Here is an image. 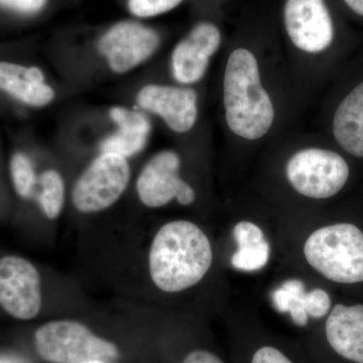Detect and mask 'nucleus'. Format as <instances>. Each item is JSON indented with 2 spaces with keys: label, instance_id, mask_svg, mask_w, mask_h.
Here are the masks:
<instances>
[{
  "label": "nucleus",
  "instance_id": "3",
  "mask_svg": "<svg viewBox=\"0 0 363 363\" xmlns=\"http://www.w3.org/2000/svg\"><path fill=\"white\" fill-rule=\"evenodd\" d=\"M304 253L310 266L332 281H363V233L353 224L318 229L306 241Z\"/></svg>",
  "mask_w": 363,
  "mask_h": 363
},
{
  "label": "nucleus",
  "instance_id": "17",
  "mask_svg": "<svg viewBox=\"0 0 363 363\" xmlns=\"http://www.w3.org/2000/svg\"><path fill=\"white\" fill-rule=\"evenodd\" d=\"M233 236L238 245L231 264L235 269L245 272H255L266 267L271 247L264 234L257 224L241 221L233 229Z\"/></svg>",
  "mask_w": 363,
  "mask_h": 363
},
{
  "label": "nucleus",
  "instance_id": "12",
  "mask_svg": "<svg viewBox=\"0 0 363 363\" xmlns=\"http://www.w3.org/2000/svg\"><path fill=\"white\" fill-rule=\"evenodd\" d=\"M221 45L218 26L200 21L175 45L171 56V72L181 85L199 82L206 74L210 60Z\"/></svg>",
  "mask_w": 363,
  "mask_h": 363
},
{
  "label": "nucleus",
  "instance_id": "19",
  "mask_svg": "<svg viewBox=\"0 0 363 363\" xmlns=\"http://www.w3.org/2000/svg\"><path fill=\"white\" fill-rule=\"evenodd\" d=\"M38 202L43 213L50 220L58 218L65 204V182L56 169H47L39 176Z\"/></svg>",
  "mask_w": 363,
  "mask_h": 363
},
{
  "label": "nucleus",
  "instance_id": "26",
  "mask_svg": "<svg viewBox=\"0 0 363 363\" xmlns=\"http://www.w3.org/2000/svg\"><path fill=\"white\" fill-rule=\"evenodd\" d=\"M353 13L363 16V0H343Z\"/></svg>",
  "mask_w": 363,
  "mask_h": 363
},
{
  "label": "nucleus",
  "instance_id": "1",
  "mask_svg": "<svg viewBox=\"0 0 363 363\" xmlns=\"http://www.w3.org/2000/svg\"><path fill=\"white\" fill-rule=\"evenodd\" d=\"M212 260L211 243L199 226L187 220L169 222L150 245V278L162 292H181L204 278Z\"/></svg>",
  "mask_w": 363,
  "mask_h": 363
},
{
  "label": "nucleus",
  "instance_id": "5",
  "mask_svg": "<svg viewBox=\"0 0 363 363\" xmlns=\"http://www.w3.org/2000/svg\"><path fill=\"white\" fill-rule=\"evenodd\" d=\"M130 180L128 159L111 152H100L75 182L72 202L81 213L104 211L121 199Z\"/></svg>",
  "mask_w": 363,
  "mask_h": 363
},
{
  "label": "nucleus",
  "instance_id": "25",
  "mask_svg": "<svg viewBox=\"0 0 363 363\" xmlns=\"http://www.w3.org/2000/svg\"><path fill=\"white\" fill-rule=\"evenodd\" d=\"M182 363H224L214 353L206 350H195L189 353Z\"/></svg>",
  "mask_w": 363,
  "mask_h": 363
},
{
  "label": "nucleus",
  "instance_id": "6",
  "mask_svg": "<svg viewBox=\"0 0 363 363\" xmlns=\"http://www.w3.org/2000/svg\"><path fill=\"white\" fill-rule=\"evenodd\" d=\"M286 174L298 194L312 199H327L340 192L347 183L350 167L337 152L309 147L291 157Z\"/></svg>",
  "mask_w": 363,
  "mask_h": 363
},
{
  "label": "nucleus",
  "instance_id": "18",
  "mask_svg": "<svg viewBox=\"0 0 363 363\" xmlns=\"http://www.w3.org/2000/svg\"><path fill=\"white\" fill-rule=\"evenodd\" d=\"M272 303L279 312H289L294 323L305 326L309 316L307 314L308 292L300 279H289L272 293Z\"/></svg>",
  "mask_w": 363,
  "mask_h": 363
},
{
  "label": "nucleus",
  "instance_id": "13",
  "mask_svg": "<svg viewBox=\"0 0 363 363\" xmlns=\"http://www.w3.org/2000/svg\"><path fill=\"white\" fill-rule=\"evenodd\" d=\"M109 116L117 130L100 143V152H111L130 159L140 154L149 143L152 125L143 111L116 105L109 109Z\"/></svg>",
  "mask_w": 363,
  "mask_h": 363
},
{
  "label": "nucleus",
  "instance_id": "16",
  "mask_svg": "<svg viewBox=\"0 0 363 363\" xmlns=\"http://www.w3.org/2000/svg\"><path fill=\"white\" fill-rule=\"evenodd\" d=\"M332 128L334 138L344 150L363 157V81L338 105Z\"/></svg>",
  "mask_w": 363,
  "mask_h": 363
},
{
  "label": "nucleus",
  "instance_id": "14",
  "mask_svg": "<svg viewBox=\"0 0 363 363\" xmlns=\"http://www.w3.org/2000/svg\"><path fill=\"white\" fill-rule=\"evenodd\" d=\"M0 91L33 108L48 106L56 98L42 69L11 62L0 61Z\"/></svg>",
  "mask_w": 363,
  "mask_h": 363
},
{
  "label": "nucleus",
  "instance_id": "23",
  "mask_svg": "<svg viewBox=\"0 0 363 363\" xmlns=\"http://www.w3.org/2000/svg\"><path fill=\"white\" fill-rule=\"evenodd\" d=\"M331 308V298L322 289L308 292L307 314L312 318H322Z\"/></svg>",
  "mask_w": 363,
  "mask_h": 363
},
{
  "label": "nucleus",
  "instance_id": "11",
  "mask_svg": "<svg viewBox=\"0 0 363 363\" xmlns=\"http://www.w3.org/2000/svg\"><path fill=\"white\" fill-rule=\"evenodd\" d=\"M135 100L142 111L159 116L174 133H188L197 121V93L187 86L150 83L138 90Z\"/></svg>",
  "mask_w": 363,
  "mask_h": 363
},
{
  "label": "nucleus",
  "instance_id": "15",
  "mask_svg": "<svg viewBox=\"0 0 363 363\" xmlns=\"http://www.w3.org/2000/svg\"><path fill=\"white\" fill-rule=\"evenodd\" d=\"M325 332L336 354L352 363H363V305H336Z\"/></svg>",
  "mask_w": 363,
  "mask_h": 363
},
{
  "label": "nucleus",
  "instance_id": "21",
  "mask_svg": "<svg viewBox=\"0 0 363 363\" xmlns=\"http://www.w3.org/2000/svg\"><path fill=\"white\" fill-rule=\"evenodd\" d=\"M184 0H126V9L136 20L156 18L173 11Z\"/></svg>",
  "mask_w": 363,
  "mask_h": 363
},
{
  "label": "nucleus",
  "instance_id": "2",
  "mask_svg": "<svg viewBox=\"0 0 363 363\" xmlns=\"http://www.w3.org/2000/svg\"><path fill=\"white\" fill-rule=\"evenodd\" d=\"M223 102L227 125L236 135L257 140L271 130L274 105L262 84L255 55L245 48L234 50L227 61Z\"/></svg>",
  "mask_w": 363,
  "mask_h": 363
},
{
  "label": "nucleus",
  "instance_id": "10",
  "mask_svg": "<svg viewBox=\"0 0 363 363\" xmlns=\"http://www.w3.org/2000/svg\"><path fill=\"white\" fill-rule=\"evenodd\" d=\"M284 21L289 38L301 51L318 54L333 43V20L324 0H286Z\"/></svg>",
  "mask_w": 363,
  "mask_h": 363
},
{
  "label": "nucleus",
  "instance_id": "20",
  "mask_svg": "<svg viewBox=\"0 0 363 363\" xmlns=\"http://www.w3.org/2000/svg\"><path fill=\"white\" fill-rule=\"evenodd\" d=\"M9 169L14 191L18 197L25 200L35 197L37 188L39 187V176L37 175L32 160L25 152H14Z\"/></svg>",
  "mask_w": 363,
  "mask_h": 363
},
{
  "label": "nucleus",
  "instance_id": "7",
  "mask_svg": "<svg viewBox=\"0 0 363 363\" xmlns=\"http://www.w3.org/2000/svg\"><path fill=\"white\" fill-rule=\"evenodd\" d=\"M161 35L152 26L130 18L109 26L97 40V51L113 73L126 74L152 58L161 45Z\"/></svg>",
  "mask_w": 363,
  "mask_h": 363
},
{
  "label": "nucleus",
  "instance_id": "9",
  "mask_svg": "<svg viewBox=\"0 0 363 363\" xmlns=\"http://www.w3.org/2000/svg\"><path fill=\"white\" fill-rule=\"evenodd\" d=\"M42 286L37 267L18 255L0 257V308L14 319L28 321L42 310Z\"/></svg>",
  "mask_w": 363,
  "mask_h": 363
},
{
  "label": "nucleus",
  "instance_id": "22",
  "mask_svg": "<svg viewBox=\"0 0 363 363\" xmlns=\"http://www.w3.org/2000/svg\"><path fill=\"white\" fill-rule=\"evenodd\" d=\"M50 0H0V7L21 16H37L47 9Z\"/></svg>",
  "mask_w": 363,
  "mask_h": 363
},
{
  "label": "nucleus",
  "instance_id": "4",
  "mask_svg": "<svg viewBox=\"0 0 363 363\" xmlns=\"http://www.w3.org/2000/svg\"><path fill=\"white\" fill-rule=\"evenodd\" d=\"M35 347L39 357L49 363H84L119 357L116 344L72 320H57L40 326L35 333Z\"/></svg>",
  "mask_w": 363,
  "mask_h": 363
},
{
  "label": "nucleus",
  "instance_id": "24",
  "mask_svg": "<svg viewBox=\"0 0 363 363\" xmlns=\"http://www.w3.org/2000/svg\"><path fill=\"white\" fill-rule=\"evenodd\" d=\"M252 363H293L286 357L284 353L277 350V348L271 347V346H264L259 348L255 353L252 357Z\"/></svg>",
  "mask_w": 363,
  "mask_h": 363
},
{
  "label": "nucleus",
  "instance_id": "27",
  "mask_svg": "<svg viewBox=\"0 0 363 363\" xmlns=\"http://www.w3.org/2000/svg\"><path fill=\"white\" fill-rule=\"evenodd\" d=\"M84 363H108V362H107L106 360L95 359V360H90V362H86Z\"/></svg>",
  "mask_w": 363,
  "mask_h": 363
},
{
  "label": "nucleus",
  "instance_id": "8",
  "mask_svg": "<svg viewBox=\"0 0 363 363\" xmlns=\"http://www.w3.org/2000/svg\"><path fill=\"white\" fill-rule=\"evenodd\" d=\"M181 159L176 152L162 150L143 167L136 182L138 198L149 208H160L174 199L183 206L193 204L194 189L180 176Z\"/></svg>",
  "mask_w": 363,
  "mask_h": 363
}]
</instances>
